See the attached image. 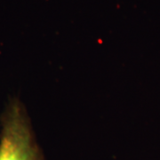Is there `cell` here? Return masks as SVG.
<instances>
[{
  "instance_id": "obj_1",
  "label": "cell",
  "mask_w": 160,
  "mask_h": 160,
  "mask_svg": "<svg viewBox=\"0 0 160 160\" xmlns=\"http://www.w3.org/2000/svg\"><path fill=\"white\" fill-rule=\"evenodd\" d=\"M0 160H45L22 103L12 101L2 121Z\"/></svg>"
}]
</instances>
